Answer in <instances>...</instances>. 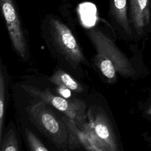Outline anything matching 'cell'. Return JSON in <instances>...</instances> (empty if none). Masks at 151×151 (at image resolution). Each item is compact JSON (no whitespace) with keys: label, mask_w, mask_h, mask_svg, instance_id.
<instances>
[{"label":"cell","mask_w":151,"mask_h":151,"mask_svg":"<svg viewBox=\"0 0 151 151\" xmlns=\"http://www.w3.org/2000/svg\"><path fill=\"white\" fill-rule=\"evenodd\" d=\"M87 34L96 51V65L109 82L116 81L117 73L125 77L134 74L130 61L114 41L97 28L89 29Z\"/></svg>","instance_id":"1"},{"label":"cell","mask_w":151,"mask_h":151,"mask_svg":"<svg viewBox=\"0 0 151 151\" xmlns=\"http://www.w3.org/2000/svg\"><path fill=\"white\" fill-rule=\"evenodd\" d=\"M42 101L27 108L31 122L58 147L64 149L67 146L68 130L65 122Z\"/></svg>","instance_id":"2"},{"label":"cell","mask_w":151,"mask_h":151,"mask_svg":"<svg viewBox=\"0 0 151 151\" xmlns=\"http://www.w3.org/2000/svg\"><path fill=\"white\" fill-rule=\"evenodd\" d=\"M82 130L87 136L94 150L117 151L118 143L113 128L107 116L99 109H90Z\"/></svg>","instance_id":"3"},{"label":"cell","mask_w":151,"mask_h":151,"mask_svg":"<svg viewBox=\"0 0 151 151\" xmlns=\"http://www.w3.org/2000/svg\"><path fill=\"white\" fill-rule=\"evenodd\" d=\"M21 87L27 93L36 97L47 104H49L64 113L73 120L76 124H84L87 118L86 104L78 99H66L63 97L54 95L48 88L41 90L34 86L22 84Z\"/></svg>","instance_id":"4"},{"label":"cell","mask_w":151,"mask_h":151,"mask_svg":"<svg viewBox=\"0 0 151 151\" xmlns=\"http://www.w3.org/2000/svg\"><path fill=\"white\" fill-rule=\"evenodd\" d=\"M49 29L54 45L64 57L71 64L85 63L83 51L70 28L59 19L49 20Z\"/></svg>","instance_id":"5"},{"label":"cell","mask_w":151,"mask_h":151,"mask_svg":"<svg viewBox=\"0 0 151 151\" xmlns=\"http://www.w3.org/2000/svg\"><path fill=\"white\" fill-rule=\"evenodd\" d=\"M0 4L12 46L17 54L23 60H25L28 52L27 46L14 1L0 0Z\"/></svg>","instance_id":"6"},{"label":"cell","mask_w":151,"mask_h":151,"mask_svg":"<svg viewBox=\"0 0 151 151\" xmlns=\"http://www.w3.org/2000/svg\"><path fill=\"white\" fill-rule=\"evenodd\" d=\"M129 6L133 28L138 34H142L150 21V0H129Z\"/></svg>","instance_id":"7"},{"label":"cell","mask_w":151,"mask_h":151,"mask_svg":"<svg viewBox=\"0 0 151 151\" xmlns=\"http://www.w3.org/2000/svg\"><path fill=\"white\" fill-rule=\"evenodd\" d=\"M63 120L65 122L69 137V147L71 149L83 148L88 150H94L87 136L81 129L79 130L76 123L68 117H64Z\"/></svg>","instance_id":"8"},{"label":"cell","mask_w":151,"mask_h":151,"mask_svg":"<svg viewBox=\"0 0 151 151\" xmlns=\"http://www.w3.org/2000/svg\"><path fill=\"white\" fill-rule=\"evenodd\" d=\"M110 10L114 20L127 34H132L127 17V0H110Z\"/></svg>","instance_id":"9"},{"label":"cell","mask_w":151,"mask_h":151,"mask_svg":"<svg viewBox=\"0 0 151 151\" xmlns=\"http://www.w3.org/2000/svg\"><path fill=\"white\" fill-rule=\"evenodd\" d=\"M49 81L59 87L65 88L77 93L84 91L83 86L69 74L63 70L55 71L49 78Z\"/></svg>","instance_id":"10"},{"label":"cell","mask_w":151,"mask_h":151,"mask_svg":"<svg viewBox=\"0 0 151 151\" xmlns=\"http://www.w3.org/2000/svg\"><path fill=\"white\" fill-rule=\"evenodd\" d=\"M5 106V81L2 68L0 70V142L2 140V129Z\"/></svg>","instance_id":"11"},{"label":"cell","mask_w":151,"mask_h":151,"mask_svg":"<svg viewBox=\"0 0 151 151\" xmlns=\"http://www.w3.org/2000/svg\"><path fill=\"white\" fill-rule=\"evenodd\" d=\"M0 149L1 151H18L19 150L18 140L13 129H10L4 140L1 142Z\"/></svg>","instance_id":"12"},{"label":"cell","mask_w":151,"mask_h":151,"mask_svg":"<svg viewBox=\"0 0 151 151\" xmlns=\"http://www.w3.org/2000/svg\"><path fill=\"white\" fill-rule=\"evenodd\" d=\"M25 136L31 150L48 151L49 150L38 138V137L29 129H25Z\"/></svg>","instance_id":"13"},{"label":"cell","mask_w":151,"mask_h":151,"mask_svg":"<svg viewBox=\"0 0 151 151\" xmlns=\"http://www.w3.org/2000/svg\"><path fill=\"white\" fill-rule=\"evenodd\" d=\"M145 113L147 116L151 117V104L146 108V110H145Z\"/></svg>","instance_id":"14"},{"label":"cell","mask_w":151,"mask_h":151,"mask_svg":"<svg viewBox=\"0 0 151 151\" xmlns=\"http://www.w3.org/2000/svg\"><path fill=\"white\" fill-rule=\"evenodd\" d=\"M146 141H147L149 143L151 144V136H148L146 137Z\"/></svg>","instance_id":"15"}]
</instances>
